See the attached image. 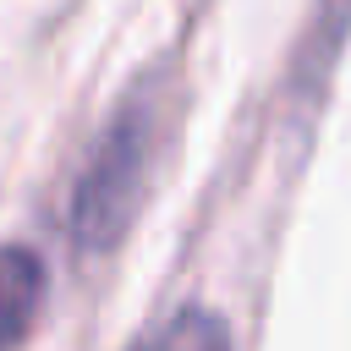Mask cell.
Returning a JSON list of instances; mask_svg holds the SVG:
<instances>
[{"instance_id": "cell-1", "label": "cell", "mask_w": 351, "mask_h": 351, "mask_svg": "<svg viewBox=\"0 0 351 351\" xmlns=\"http://www.w3.org/2000/svg\"><path fill=\"white\" fill-rule=\"evenodd\" d=\"M159 77L137 82L115 115L99 126L82 176L71 186V241L82 252H110L126 225L137 219V203L148 192L154 176V154H159Z\"/></svg>"}, {"instance_id": "cell-2", "label": "cell", "mask_w": 351, "mask_h": 351, "mask_svg": "<svg viewBox=\"0 0 351 351\" xmlns=\"http://www.w3.org/2000/svg\"><path fill=\"white\" fill-rule=\"evenodd\" d=\"M44 307V263L33 247H0V351H16Z\"/></svg>"}, {"instance_id": "cell-3", "label": "cell", "mask_w": 351, "mask_h": 351, "mask_svg": "<svg viewBox=\"0 0 351 351\" xmlns=\"http://www.w3.org/2000/svg\"><path fill=\"white\" fill-rule=\"evenodd\" d=\"M137 351H230V335L208 307H181L154 335H143Z\"/></svg>"}]
</instances>
